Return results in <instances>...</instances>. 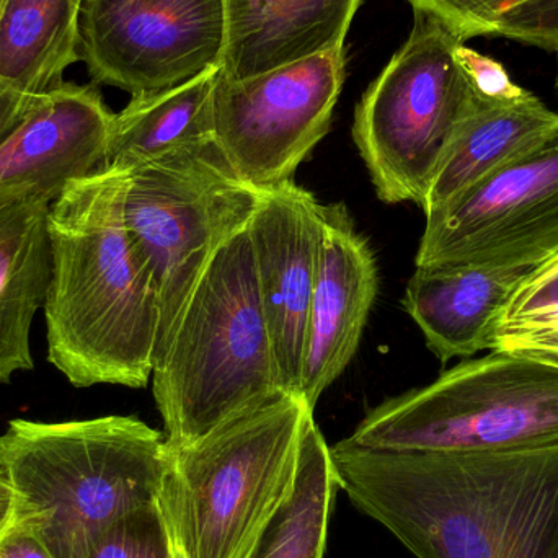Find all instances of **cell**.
Returning <instances> with one entry per match:
<instances>
[{"label":"cell","instance_id":"5","mask_svg":"<svg viewBox=\"0 0 558 558\" xmlns=\"http://www.w3.org/2000/svg\"><path fill=\"white\" fill-rule=\"evenodd\" d=\"M314 410L282 393L172 449L157 497L185 558H248L294 490Z\"/></svg>","mask_w":558,"mask_h":558},{"label":"cell","instance_id":"32","mask_svg":"<svg viewBox=\"0 0 558 558\" xmlns=\"http://www.w3.org/2000/svg\"><path fill=\"white\" fill-rule=\"evenodd\" d=\"M557 54V64H558V51H556ZM557 87H558V75H557Z\"/></svg>","mask_w":558,"mask_h":558},{"label":"cell","instance_id":"27","mask_svg":"<svg viewBox=\"0 0 558 558\" xmlns=\"http://www.w3.org/2000/svg\"><path fill=\"white\" fill-rule=\"evenodd\" d=\"M41 97L19 94L0 82V143L22 123L23 118L32 111Z\"/></svg>","mask_w":558,"mask_h":558},{"label":"cell","instance_id":"28","mask_svg":"<svg viewBox=\"0 0 558 558\" xmlns=\"http://www.w3.org/2000/svg\"><path fill=\"white\" fill-rule=\"evenodd\" d=\"M0 558H52L49 550L28 531L10 524L0 534Z\"/></svg>","mask_w":558,"mask_h":558},{"label":"cell","instance_id":"13","mask_svg":"<svg viewBox=\"0 0 558 558\" xmlns=\"http://www.w3.org/2000/svg\"><path fill=\"white\" fill-rule=\"evenodd\" d=\"M114 113L97 85L43 95L0 143V202L52 205L74 180L104 169Z\"/></svg>","mask_w":558,"mask_h":558},{"label":"cell","instance_id":"6","mask_svg":"<svg viewBox=\"0 0 558 558\" xmlns=\"http://www.w3.org/2000/svg\"><path fill=\"white\" fill-rule=\"evenodd\" d=\"M354 445L386 451L510 452L558 445V369L492 351L374 407Z\"/></svg>","mask_w":558,"mask_h":558},{"label":"cell","instance_id":"29","mask_svg":"<svg viewBox=\"0 0 558 558\" xmlns=\"http://www.w3.org/2000/svg\"><path fill=\"white\" fill-rule=\"evenodd\" d=\"M13 520V494L9 482L0 474V534L9 530Z\"/></svg>","mask_w":558,"mask_h":558},{"label":"cell","instance_id":"1","mask_svg":"<svg viewBox=\"0 0 558 558\" xmlns=\"http://www.w3.org/2000/svg\"><path fill=\"white\" fill-rule=\"evenodd\" d=\"M338 490L416 558H558V445L510 452L330 448Z\"/></svg>","mask_w":558,"mask_h":558},{"label":"cell","instance_id":"22","mask_svg":"<svg viewBox=\"0 0 558 558\" xmlns=\"http://www.w3.org/2000/svg\"><path fill=\"white\" fill-rule=\"evenodd\" d=\"M488 350L558 369V255L520 282L495 324Z\"/></svg>","mask_w":558,"mask_h":558},{"label":"cell","instance_id":"31","mask_svg":"<svg viewBox=\"0 0 558 558\" xmlns=\"http://www.w3.org/2000/svg\"><path fill=\"white\" fill-rule=\"evenodd\" d=\"M175 558H185V557H183L182 554H180L179 550H177Z\"/></svg>","mask_w":558,"mask_h":558},{"label":"cell","instance_id":"11","mask_svg":"<svg viewBox=\"0 0 558 558\" xmlns=\"http://www.w3.org/2000/svg\"><path fill=\"white\" fill-rule=\"evenodd\" d=\"M222 0H85L81 62L94 85L133 95L182 84L221 62Z\"/></svg>","mask_w":558,"mask_h":558},{"label":"cell","instance_id":"12","mask_svg":"<svg viewBox=\"0 0 558 558\" xmlns=\"http://www.w3.org/2000/svg\"><path fill=\"white\" fill-rule=\"evenodd\" d=\"M324 205L292 182L262 190L248 222L279 384L301 396L308 308L320 265Z\"/></svg>","mask_w":558,"mask_h":558},{"label":"cell","instance_id":"30","mask_svg":"<svg viewBox=\"0 0 558 558\" xmlns=\"http://www.w3.org/2000/svg\"><path fill=\"white\" fill-rule=\"evenodd\" d=\"M7 0H0V12H2L3 5H5Z\"/></svg>","mask_w":558,"mask_h":558},{"label":"cell","instance_id":"14","mask_svg":"<svg viewBox=\"0 0 558 558\" xmlns=\"http://www.w3.org/2000/svg\"><path fill=\"white\" fill-rule=\"evenodd\" d=\"M377 291L379 268L369 242L343 203L324 205L320 265L308 308L299 390L312 410L356 354Z\"/></svg>","mask_w":558,"mask_h":558},{"label":"cell","instance_id":"3","mask_svg":"<svg viewBox=\"0 0 558 558\" xmlns=\"http://www.w3.org/2000/svg\"><path fill=\"white\" fill-rule=\"evenodd\" d=\"M170 461L166 435L136 416L16 418L0 435L12 524L33 534L52 558H85L111 523L157 504Z\"/></svg>","mask_w":558,"mask_h":558},{"label":"cell","instance_id":"9","mask_svg":"<svg viewBox=\"0 0 558 558\" xmlns=\"http://www.w3.org/2000/svg\"><path fill=\"white\" fill-rule=\"evenodd\" d=\"M344 71V49L242 81L219 71L213 140L242 182L267 190L294 180L298 167L330 131Z\"/></svg>","mask_w":558,"mask_h":558},{"label":"cell","instance_id":"10","mask_svg":"<svg viewBox=\"0 0 558 558\" xmlns=\"http://www.w3.org/2000/svg\"><path fill=\"white\" fill-rule=\"evenodd\" d=\"M415 267L536 268L558 255V123L526 153L425 216Z\"/></svg>","mask_w":558,"mask_h":558},{"label":"cell","instance_id":"18","mask_svg":"<svg viewBox=\"0 0 558 558\" xmlns=\"http://www.w3.org/2000/svg\"><path fill=\"white\" fill-rule=\"evenodd\" d=\"M51 205L0 202V384L32 371L29 331L51 281Z\"/></svg>","mask_w":558,"mask_h":558},{"label":"cell","instance_id":"4","mask_svg":"<svg viewBox=\"0 0 558 558\" xmlns=\"http://www.w3.org/2000/svg\"><path fill=\"white\" fill-rule=\"evenodd\" d=\"M150 379L172 449L286 393L247 228L225 242L199 275Z\"/></svg>","mask_w":558,"mask_h":558},{"label":"cell","instance_id":"25","mask_svg":"<svg viewBox=\"0 0 558 558\" xmlns=\"http://www.w3.org/2000/svg\"><path fill=\"white\" fill-rule=\"evenodd\" d=\"M497 35L511 41L558 51V0H531L505 15Z\"/></svg>","mask_w":558,"mask_h":558},{"label":"cell","instance_id":"17","mask_svg":"<svg viewBox=\"0 0 558 558\" xmlns=\"http://www.w3.org/2000/svg\"><path fill=\"white\" fill-rule=\"evenodd\" d=\"M558 123V113L536 95L523 94L505 100L475 95L468 117L449 144L422 209L425 216L481 185L534 146Z\"/></svg>","mask_w":558,"mask_h":558},{"label":"cell","instance_id":"8","mask_svg":"<svg viewBox=\"0 0 558 558\" xmlns=\"http://www.w3.org/2000/svg\"><path fill=\"white\" fill-rule=\"evenodd\" d=\"M260 193L235 175L213 140L130 170L124 221L156 286V354L213 255L247 228Z\"/></svg>","mask_w":558,"mask_h":558},{"label":"cell","instance_id":"20","mask_svg":"<svg viewBox=\"0 0 558 558\" xmlns=\"http://www.w3.org/2000/svg\"><path fill=\"white\" fill-rule=\"evenodd\" d=\"M219 71L215 65L173 87L133 95L114 113L104 169L131 170L179 147L213 140V94Z\"/></svg>","mask_w":558,"mask_h":558},{"label":"cell","instance_id":"24","mask_svg":"<svg viewBox=\"0 0 558 558\" xmlns=\"http://www.w3.org/2000/svg\"><path fill=\"white\" fill-rule=\"evenodd\" d=\"M413 12L435 16L461 43L497 35L500 20L531 0H405Z\"/></svg>","mask_w":558,"mask_h":558},{"label":"cell","instance_id":"7","mask_svg":"<svg viewBox=\"0 0 558 558\" xmlns=\"http://www.w3.org/2000/svg\"><path fill=\"white\" fill-rule=\"evenodd\" d=\"M459 43L435 16L413 12L409 38L357 104L351 134L387 205L410 202L422 208L471 110L475 95L456 61Z\"/></svg>","mask_w":558,"mask_h":558},{"label":"cell","instance_id":"26","mask_svg":"<svg viewBox=\"0 0 558 558\" xmlns=\"http://www.w3.org/2000/svg\"><path fill=\"white\" fill-rule=\"evenodd\" d=\"M456 61L461 65L474 95L488 100H505L523 94L524 88L511 81L505 65L490 56L481 54L465 43L456 46Z\"/></svg>","mask_w":558,"mask_h":558},{"label":"cell","instance_id":"23","mask_svg":"<svg viewBox=\"0 0 558 558\" xmlns=\"http://www.w3.org/2000/svg\"><path fill=\"white\" fill-rule=\"evenodd\" d=\"M177 549L157 504L137 508L111 523L85 558H175Z\"/></svg>","mask_w":558,"mask_h":558},{"label":"cell","instance_id":"15","mask_svg":"<svg viewBox=\"0 0 558 558\" xmlns=\"http://www.w3.org/2000/svg\"><path fill=\"white\" fill-rule=\"evenodd\" d=\"M364 0H222L221 75L242 81L344 49Z\"/></svg>","mask_w":558,"mask_h":558},{"label":"cell","instance_id":"19","mask_svg":"<svg viewBox=\"0 0 558 558\" xmlns=\"http://www.w3.org/2000/svg\"><path fill=\"white\" fill-rule=\"evenodd\" d=\"M85 0H7L0 12V82L19 94L41 97L65 84L81 62Z\"/></svg>","mask_w":558,"mask_h":558},{"label":"cell","instance_id":"21","mask_svg":"<svg viewBox=\"0 0 558 558\" xmlns=\"http://www.w3.org/2000/svg\"><path fill=\"white\" fill-rule=\"evenodd\" d=\"M337 490L330 446L312 420L294 490L248 558H324Z\"/></svg>","mask_w":558,"mask_h":558},{"label":"cell","instance_id":"16","mask_svg":"<svg viewBox=\"0 0 558 558\" xmlns=\"http://www.w3.org/2000/svg\"><path fill=\"white\" fill-rule=\"evenodd\" d=\"M531 270L472 264L416 267L403 307L441 363L472 357L488 350L498 317Z\"/></svg>","mask_w":558,"mask_h":558},{"label":"cell","instance_id":"2","mask_svg":"<svg viewBox=\"0 0 558 558\" xmlns=\"http://www.w3.org/2000/svg\"><path fill=\"white\" fill-rule=\"evenodd\" d=\"M128 177L105 167L69 183L49 209L48 360L75 387L143 389L153 376L159 307L124 221Z\"/></svg>","mask_w":558,"mask_h":558}]
</instances>
